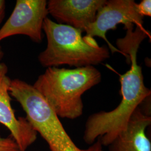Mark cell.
Segmentation results:
<instances>
[{
  "mask_svg": "<svg viewBox=\"0 0 151 151\" xmlns=\"http://www.w3.org/2000/svg\"><path fill=\"white\" fill-rule=\"evenodd\" d=\"M143 17L137 9V3L133 0L106 1L97 11L94 22L90 24L85 32L86 36L93 38L98 37L104 39L111 52H120L109 43L106 34L110 30L116 29L119 24H123L124 29L134 27H143Z\"/></svg>",
  "mask_w": 151,
  "mask_h": 151,
  "instance_id": "6",
  "label": "cell"
},
{
  "mask_svg": "<svg viewBox=\"0 0 151 151\" xmlns=\"http://www.w3.org/2000/svg\"><path fill=\"white\" fill-rule=\"evenodd\" d=\"M11 96L21 105L27 114L26 119L47 142L51 151H99L103 148L97 139L88 149L79 148L65 131L58 115L32 85L20 82L12 89Z\"/></svg>",
  "mask_w": 151,
  "mask_h": 151,
  "instance_id": "4",
  "label": "cell"
},
{
  "mask_svg": "<svg viewBox=\"0 0 151 151\" xmlns=\"http://www.w3.org/2000/svg\"><path fill=\"white\" fill-rule=\"evenodd\" d=\"M48 14L45 0H17L11 15L0 28V42L12 36L24 35L40 43L44 21Z\"/></svg>",
  "mask_w": 151,
  "mask_h": 151,
  "instance_id": "5",
  "label": "cell"
},
{
  "mask_svg": "<svg viewBox=\"0 0 151 151\" xmlns=\"http://www.w3.org/2000/svg\"><path fill=\"white\" fill-rule=\"evenodd\" d=\"M43 30L47 46L39 55L38 60L44 67L93 66L110 57L107 47H100L94 38L82 37L80 29L58 24L47 17L44 21Z\"/></svg>",
  "mask_w": 151,
  "mask_h": 151,
  "instance_id": "3",
  "label": "cell"
},
{
  "mask_svg": "<svg viewBox=\"0 0 151 151\" xmlns=\"http://www.w3.org/2000/svg\"><path fill=\"white\" fill-rule=\"evenodd\" d=\"M151 123V115L137 108L125 129L108 146L109 151H151L146 129Z\"/></svg>",
  "mask_w": 151,
  "mask_h": 151,
  "instance_id": "9",
  "label": "cell"
},
{
  "mask_svg": "<svg viewBox=\"0 0 151 151\" xmlns=\"http://www.w3.org/2000/svg\"><path fill=\"white\" fill-rule=\"evenodd\" d=\"M128 28L124 38L116 40L117 49L131 63L129 70L120 76L122 100L111 111L91 115L87 120L83 140L92 145L99 139L103 146L108 147L125 129L136 109L151 96V90L144 84L142 69L137 62V53L142 41L148 36L144 27Z\"/></svg>",
  "mask_w": 151,
  "mask_h": 151,
  "instance_id": "1",
  "label": "cell"
},
{
  "mask_svg": "<svg viewBox=\"0 0 151 151\" xmlns=\"http://www.w3.org/2000/svg\"><path fill=\"white\" fill-rule=\"evenodd\" d=\"M137 9L140 15L144 16H151V0H142L140 3L137 4Z\"/></svg>",
  "mask_w": 151,
  "mask_h": 151,
  "instance_id": "11",
  "label": "cell"
},
{
  "mask_svg": "<svg viewBox=\"0 0 151 151\" xmlns=\"http://www.w3.org/2000/svg\"><path fill=\"white\" fill-rule=\"evenodd\" d=\"M0 151H20L16 142L12 137H0Z\"/></svg>",
  "mask_w": 151,
  "mask_h": 151,
  "instance_id": "10",
  "label": "cell"
},
{
  "mask_svg": "<svg viewBox=\"0 0 151 151\" xmlns=\"http://www.w3.org/2000/svg\"><path fill=\"white\" fill-rule=\"evenodd\" d=\"M6 12V1L4 0H0V28L1 24L5 17Z\"/></svg>",
  "mask_w": 151,
  "mask_h": 151,
  "instance_id": "12",
  "label": "cell"
},
{
  "mask_svg": "<svg viewBox=\"0 0 151 151\" xmlns=\"http://www.w3.org/2000/svg\"><path fill=\"white\" fill-rule=\"evenodd\" d=\"M7 73V65L0 63V124L10 130L20 151H26L36 140L38 133L26 118H16L11 106L10 94L11 80Z\"/></svg>",
  "mask_w": 151,
  "mask_h": 151,
  "instance_id": "7",
  "label": "cell"
},
{
  "mask_svg": "<svg viewBox=\"0 0 151 151\" xmlns=\"http://www.w3.org/2000/svg\"><path fill=\"white\" fill-rule=\"evenodd\" d=\"M100 72L94 66L73 69L49 67L32 85L59 118L75 119L83 114L82 96L99 83Z\"/></svg>",
  "mask_w": 151,
  "mask_h": 151,
  "instance_id": "2",
  "label": "cell"
},
{
  "mask_svg": "<svg viewBox=\"0 0 151 151\" xmlns=\"http://www.w3.org/2000/svg\"><path fill=\"white\" fill-rule=\"evenodd\" d=\"M4 53L1 47L0 46V60L2 59V58L4 57Z\"/></svg>",
  "mask_w": 151,
  "mask_h": 151,
  "instance_id": "13",
  "label": "cell"
},
{
  "mask_svg": "<svg viewBox=\"0 0 151 151\" xmlns=\"http://www.w3.org/2000/svg\"><path fill=\"white\" fill-rule=\"evenodd\" d=\"M106 0H50L47 2L49 14L57 23L85 32L94 22L97 11Z\"/></svg>",
  "mask_w": 151,
  "mask_h": 151,
  "instance_id": "8",
  "label": "cell"
}]
</instances>
